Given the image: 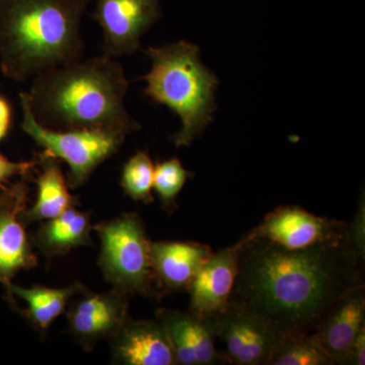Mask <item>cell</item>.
<instances>
[{
  "mask_svg": "<svg viewBox=\"0 0 365 365\" xmlns=\"http://www.w3.org/2000/svg\"><path fill=\"white\" fill-rule=\"evenodd\" d=\"M37 165V158L30 162H11L0 153V189L9 185L14 178H28Z\"/></svg>",
  "mask_w": 365,
  "mask_h": 365,
  "instance_id": "cell-24",
  "label": "cell"
},
{
  "mask_svg": "<svg viewBox=\"0 0 365 365\" xmlns=\"http://www.w3.org/2000/svg\"><path fill=\"white\" fill-rule=\"evenodd\" d=\"M129 295L113 288L104 294H86L67 311L69 332L85 348L111 338L128 318Z\"/></svg>",
  "mask_w": 365,
  "mask_h": 365,
  "instance_id": "cell-12",
  "label": "cell"
},
{
  "mask_svg": "<svg viewBox=\"0 0 365 365\" xmlns=\"http://www.w3.org/2000/svg\"><path fill=\"white\" fill-rule=\"evenodd\" d=\"M346 227L344 222L314 215L299 206H281L269 213L247 237L299 250L343 239Z\"/></svg>",
  "mask_w": 365,
  "mask_h": 365,
  "instance_id": "cell-8",
  "label": "cell"
},
{
  "mask_svg": "<svg viewBox=\"0 0 365 365\" xmlns=\"http://www.w3.org/2000/svg\"><path fill=\"white\" fill-rule=\"evenodd\" d=\"M157 319L169 335L177 365H212L220 362L215 349L213 319L165 309L158 311Z\"/></svg>",
  "mask_w": 365,
  "mask_h": 365,
  "instance_id": "cell-15",
  "label": "cell"
},
{
  "mask_svg": "<svg viewBox=\"0 0 365 365\" xmlns=\"http://www.w3.org/2000/svg\"><path fill=\"white\" fill-rule=\"evenodd\" d=\"M242 241L220 250L196 274L188 288L190 313L199 318L213 319L230 307L239 271Z\"/></svg>",
  "mask_w": 365,
  "mask_h": 365,
  "instance_id": "cell-11",
  "label": "cell"
},
{
  "mask_svg": "<svg viewBox=\"0 0 365 365\" xmlns=\"http://www.w3.org/2000/svg\"><path fill=\"white\" fill-rule=\"evenodd\" d=\"M112 354L125 365H177L172 343L155 319L127 318L111 337Z\"/></svg>",
  "mask_w": 365,
  "mask_h": 365,
  "instance_id": "cell-13",
  "label": "cell"
},
{
  "mask_svg": "<svg viewBox=\"0 0 365 365\" xmlns=\"http://www.w3.org/2000/svg\"><path fill=\"white\" fill-rule=\"evenodd\" d=\"M91 0H0V67L16 81L81 59Z\"/></svg>",
  "mask_w": 365,
  "mask_h": 365,
  "instance_id": "cell-3",
  "label": "cell"
},
{
  "mask_svg": "<svg viewBox=\"0 0 365 365\" xmlns=\"http://www.w3.org/2000/svg\"><path fill=\"white\" fill-rule=\"evenodd\" d=\"M333 360L311 334L282 336L268 365H333Z\"/></svg>",
  "mask_w": 365,
  "mask_h": 365,
  "instance_id": "cell-20",
  "label": "cell"
},
{
  "mask_svg": "<svg viewBox=\"0 0 365 365\" xmlns=\"http://www.w3.org/2000/svg\"><path fill=\"white\" fill-rule=\"evenodd\" d=\"M101 240L98 267L113 288L127 295L157 297L148 239L140 217L124 213L93 225Z\"/></svg>",
  "mask_w": 365,
  "mask_h": 365,
  "instance_id": "cell-5",
  "label": "cell"
},
{
  "mask_svg": "<svg viewBox=\"0 0 365 365\" xmlns=\"http://www.w3.org/2000/svg\"><path fill=\"white\" fill-rule=\"evenodd\" d=\"M26 179L0 189V283L4 287L16 274L38 264L21 220V213L28 207Z\"/></svg>",
  "mask_w": 365,
  "mask_h": 365,
  "instance_id": "cell-10",
  "label": "cell"
},
{
  "mask_svg": "<svg viewBox=\"0 0 365 365\" xmlns=\"http://www.w3.org/2000/svg\"><path fill=\"white\" fill-rule=\"evenodd\" d=\"M191 176L192 173L185 169L176 158L155 165L153 190L163 207L174 208L176 206L177 197Z\"/></svg>",
  "mask_w": 365,
  "mask_h": 365,
  "instance_id": "cell-22",
  "label": "cell"
},
{
  "mask_svg": "<svg viewBox=\"0 0 365 365\" xmlns=\"http://www.w3.org/2000/svg\"><path fill=\"white\" fill-rule=\"evenodd\" d=\"M6 288L9 295H16L26 302V309L24 311L26 318L42 333L46 332L53 322L66 311L69 300L74 295L83 294L86 290L78 282L62 288L39 285L23 287L11 282Z\"/></svg>",
  "mask_w": 365,
  "mask_h": 365,
  "instance_id": "cell-19",
  "label": "cell"
},
{
  "mask_svg": "<svg viewBox=\"0 0 365 365\" xmlns=\"http://www.w3.org/2000/svg\"><path fill=\"white\" fill-rule=\"evenodd\" d=\"M230 304L267 322L281 336L311 334L338 300L364 284V262L346 242L288 250L241 239Z\"/></svg>",
  "mask_w": 365,
  "mask_h": 365,
  "instance_id": "cell-1",
  "label": "cell"
},
{
  "mask_svg": "<svg viewBox=\"0 0 365 365\" xmlns=\"http://www.w3.org/2000/svg\"><path fill=\"white\" fill-rule=\"evenodd\" d=\"M346 242L353 254L364 262L365 258V203L364 196L360 198L359 208L353 222L346 227Z\"/></svg>",
  "mask_w": 365,
  "mask_h": 365,
  "instance_id": "cell-23",
  "label": "cell"
},
{
  "mask_svg": "<svg viewBox=\"0 0 365 365\" xmlns=\"http://www.w3.org/2000/svg\"><path fill=\"white\" fill-rule=\"evenodd\" d=\"M344 364H365V326L361 329L355 340L353 341L352 345L350 346Z\"/></svg>",
  "mask_w": 365,
  "mask_h": 365,
  "instance_id": "cell-25",
  "label": "cell"
},
{
  "mask_svg": "<svg viewBox=\"0 0 365 365\" xmlns=\"http://www.w3.org/2000/svg\"><path fill=\"white\" fill-rule=\"evenodd\" d=\"M207 245L193 242H150L153 281L163 294L188 290L204 264L212 256Z\"/></svg>",
  "mask_w": 365,
  "mask_h": 365,
  "instance_id": "cell-14",
  "label": "cell"
},
{
  "mask_svg": "<svg viewBox=\"0 0 365 365\" xmlns=\"http://www.w3.org/2000/svg\"><path fill=\"white\" fill-rule=\"evenodd\" d=\"M160 14V0H96L93 16L102 28L103 54L118 58L135 53Z\"/></svg>",
  "mask_w": 365,
  "mask_h": 365,
  "instance_id": "cell-7",
  "label": "cell"
},
{
  "mask_svg": "<svg viewBox=\"0 0 365 365\" xmlns=\"http://www.w3.org/2000/svg\"><path fill=\"white\" fill-rule=\"evenodd\" d=\"M145 53L153 67L141 78L146 81L144 93L181 119L173 138L176 148L191 145L212 121L218 79L201 61L199 48L187 41L150 47Z\"/></svg>",
  "mask_w": 365,
  "mask_h": 365,
  "instance_id": "cell-4",
  "label": "cell"
},
{
  "mask_svg": "<svg viewBox=\"0 0 365 365\" xmlns=\"http://www.w3.org/2000/svg\"><path fill=\"white\" fill-rule=\"evenodd\" d=\"M128 88L121 63L103 54L46 71L25 93L34 116L48 128H111L130 134L141 125L125 108Z\"/></svg>",
  "mask_w": 365,
  "mask_h": 365,
  "instance_id": "cell-2",
  "label": "cell"
},
{
  "mask_svg": "<svg viewBox=\"0 0 365 365\" xmlns=\"http://www.w3.org/2000/svg\"><path fill=\"white\" fill-rule=\"evenodd\" d=\"M24 131L46 155L63 160L69 167L67 184L78 188L88 181L98 165L119 151L127 134L111 128L55 130L40 124L34 116L26 93L20 95Z\"/></svg>",
  "mask_w": 365,
  "mask_h": 365,
  "instance_id": "cell-6",
  "label": "cell"
},
{
  "mask_svg": "<svg viewBox=\"0 0 365 365\" xmlns=\"http://www.w3.org/2000/svg\"><path fill=\"white\" fill-rule=\"evenodd\" d=\"M13 113L9 101L0 96V141L6 138L11 126Z\"/></svg>",
  "mask_w": 365,
  "mask_h": 365,
  "instance_id": "cell-26",
  "label": "cell"
},
{
  "mask_svg": "<svg viewBox=\"0 0 365 365\" xmlns=\"http://www.w3.org/2000/svg\"><path fill=\"white\" fill-rule=\"evenodd\" d=\"M40 174L35 180L38 187L37 200L31 208L21 213L25 225L44 222L56 217L67 209L76 205V198L69 193L68 184L58 160L41 153L37 155Z\"/></svg>",
  "mask_w": 365,
  "mask_h": 365,
  "instance_id": "cell-18",
  "label": "cell"
},
{
  "mask_svg": "<svg viewBox=\"0 0 365 365\" xmlns=\"http://www.w3.org/2000/svg\"><path fill=\"white\" fill-rule=\"evenodd\" d=\"M91 213L78 210L76 206L41 223L33 244L48 258L64 256L71 250L93 245Z\"/></svg>",
  "mask_w": 365,
  "mask_h": 365,
  "instance_id": "cell-17",
  "label": "cell"
},
{
  "mask_svg": "<svg viewBox=\"0 0 365 365\" xmlns=\"http://www.w3.org/2000/svg\"><path fill=\"white\" fill-rule=\"evenodd\" d=\"M364 326V283L343 295L311 335L334 364H344L350 346Z\"/></svg>",
  "mask_w": 365,
  "mask_h": 365,
  "instance_id": "cell-16",
  "label": "cell"
},
{
  "mask_svg": "<svg viewBox=\"0 0 365 365\" xmlns=\"http://www.w3.org/2000/svg\"><path fill=\"white\" fill-rule=\"evenodd\" d=\"M155 165L148 153L138 151L125 163L121 175V186L125 194L134 201L151 203L153 201Z\"/></svg>",
  "mask_w": 365,
  "mask_h": 365,
  "instance_id": "cell-21",
  "label": "cell"
},
{
  "mask_svg": "<svg viewBox=\"0 0 365 365\" xmlns=\"http://www.w3.org/2000/svg\"><path fill=\"white\" fill-rule=\"evenodd\" d=\"M213 322L216 337L225 342L228 359L237 365H268L282 337L263 319L232 304Z\"/></svg>",
  "mask_w": 365,
  "mask_h": 365,
  "instance_id": "cell-9",
  "label": "cell"
}]
</instances>
